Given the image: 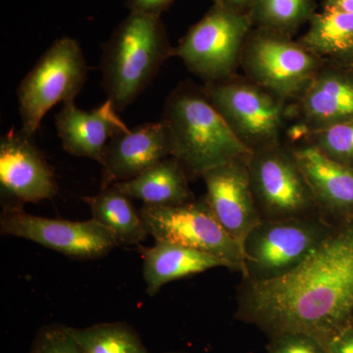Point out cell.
<instances>
[{
	"label": "cell",
	"mask_w": 353,
	"mask_h": 353,
	"mask_svg": "<svg viewBox=\"0 0 353 353\" xmlns=\"http://www.w3.org/2000/svg\"><path fill=\"white\" fill-rule=\"evenodd\" d=\"M236 318L269 338L299 332L326 347L353 324V219L336 225L290 273L265 282L241 281Z\"/></svg>",
	"instance_id": "6da1fadb"
},
{
	"label": "cell",
	"mask_w": 353,
	"mask_h": 353,
	"mask_svg": "<svg viewBox=\"0 0 353 353\" xmlns=\"http://www.w3.org/2000/svg\"><path fill=\"white\" fill-rule=\"evenodd\" d=\"M161 121L172 139V157L190 180L234 159L248 158L250 152L228 126L203 87L181 83L169 94Z\"/></svg>",
	"instance_id": "7a4b0ae2"
},
{
	"label": "cell",
	"mask_w": 353,
	"mask_h": 353,
	"mask_svg": "<svg viewBox=\"0 0 353 353\" xmlns=\"http://www.w3.org/2000/svg\"><path fill=\"white\" fill-rule=\"evenodd\" d=\"M171 57L161 16L130 12L102 46V87L118 112L143 94Z\"/></svg>",
	"instance_id": "3957f363"
},
{
	"label": "cell",
	"mask_w": 353,
	"mask_h": 353,
	"mask_svg": "<svg viewBox=\"0 0 353 353\" xmlns=\"http://www.w3.org/2000/svg\"><path fill=\"white\" fill-rule=\"evenodd\" d=\"M334 226L320 214L262 220L243 243V280L265 282L290 273L326 240Z\"/></svg>",
	"instance_id": "277c9868"
},
{
	"label": "cell",
	"mask_w": 353,
	"mask_h": 353,
	"mask_svg": "<svg viewBox=\"0 0 353 353\" xmlns=\"http://www.w3.org/2000/svg\"><path fill=\"white\" fill-rule=\"evenodd\" d=\"M203 88L228 126L250 152L281 143L287 121L292 118V103L236 74Z\"/></svg>",
	"instance_id": "5b68a950"
},
{
	"label": "cell",
	"mask_w": 353,
	"mask_h": 353,
	"mask_svg": "<svg viewBox=\"0 0 353 353\" xmlns=\"http://www.w3.org/2000/svg\"><path fill=\"white\" fill-rule=\"evenodd\" d=\"M88 70L77 39L63 37L53 41L18 88L21 130L34 136L51 108L74 101L87 81Z\"/></svg>",
	"instance_id": "8992f818"
},
{
	"label": "cell",
	"mask_w": 353,
	"mask_h": 353,
	"mask_svg": "<svg viewBox=\"0 0 353 353\" xmlns=\"http://www.w3.org/2000/svg\"><path fill=\"white\" fill-rule=\"evenodd\" d=\"M325 63L292 37L252 28L240 67L253 83L294 103Z\"/></svg>",
	"instance_id": "52a82bcc"
},
{
	"label": "cell",
	"mask_w": 353,
	"mask_h": 353,
	"mask_svg": "<svg viewBox=\"0 0 353 353\" xmlns=\"http://www.w3.org/2000/svg\"><path fill=\"white\" fill-rule=\"evenodd\" d=\"M253 26L248 14L213 4L174 48L190 73L208 83L236 75L241 55Z\"/></svg>",
	"instance_id": "ba28073f"
},
{
	"label": "cell",
	"mask_w": 353,
	"mask_h": 353,
	"mask_svg": "<svg viewBox=\"0 0 353 353\" xmlns=\"http://www.w3.org/2000/svg\"><path fill=\"white\" fill-rule=\"evenodd\" d=\"M139 213L155 241L210 253L226 262L230 270L245 272L243 245L220 224L206 196L179 205L143 204Z\"/></svg>",
	"instance_id": "9c48e42d"
},
{
	"label": "cell",
	"mask_w": 353,
	"mask_h": 353,
	"mask_svg": "<svg viewBox=\"0 0 353 353\" xmlns=\"http://www.w3.org/2000/svg\"><path fill=\"white\" fill-rule=\"evenodd\" d=\"M248 169L262 220L320 214L292 148L279 143L255 150L248 158Z\"/></svg>",
	"instance_id": "30bf717a"
},
{
	"label": "cell",
	"mask_w": 353,
	"mask_h": 353,
	"mask_svg": "<svg viewBox=\"0 0 353 353\" xmlns=\"http://www.w3.org/2000/svg\"><path fill=\"white\" fill-rule=\"evenodd\" d=\"M0 233L31 241L78 260L101 259L118 246L110 232L92 218L69 221L39 217L26 212L19 202L4 205Z\"/></svg>",
	"instance_id": "8fae6325"
},
{
	"label": "cell",
	"mask_w": 353,
	"mask_h": 353,
	"mask_svg": "<svg viewBox=\"0 0 353 353\" xmlns=\"http://www.w3.org/2000/svg\"><path fill=\"white\" fill-rule=\"evenodd\" d=\"M292 118L299 123L290 130L292 141L305 132L353 119V68L325 63L303 95L292 103Z\"/></svg>",
	"instance_id": "7c38bea8"
},
{
	"label": "cell",
	"mask_w": 353,
	"mask_h": 353,
	"mask_svg": "<svg viewBox=\"0 0 353 353\" xmlns=\"http://www.w3.org/2000/svg\"><path fill=\"white\" fill-rule=\"evenodd\" d=\"M248 158L232 160L201 176L208 192L206 199L216 218L241 245L262 221L253 196Z\"/></svg>",
	"instance_id": "4fadbf2b"
},
{
	"label": "cell",
	"mask_w": 353,
	"mask_h": 353,
	"mask_svg": "<svg viewBox=\"0 0 353 353\" xmlns=\"http://www.w3.org/2000/svg\"><path fill=\"white\" fill-rule=\"evenodd\" d=\"M32 137L11 129L0 141L2 190L19 203H38L57 196L54 172Z\"/></svg>",
	"instance_id": "5bb4252c"
},
{
	"label": "cell",
	"mask_w": 353,
	"mask_h": 353,
	"mask_svg": "<svg viewBox=\"0 0 353 353\" xmlns=\"http://www.w3.org/2000/svg\"><path fill=\"white\" fill-rule=\"evenodd\" d=\"M169 157L171 134L161 120L117 134L109 141L102 157L101 189L132 180Z\"/></svg>",
	"instance_id": "9a60e30c"
},
{
	"label": "cell",
	"mask_w": 353,
	"mask_h": 353,
	"mask_svg": "<svg viewBox=\"0 0 353 353\" xmlns=\"http://www.w3.org/2000/svg\"><path fill=\"white\" fill-rule=\"evenodd\" d=\"M55 126L65 152L99 164L109 141L130 130L109 99L92 110L79 108L74 101L66 102L55 116Z\"/></svg>",
	"instance_id": "2e32d148"
},
{
	"label": "cell",
	"mask_w": 353,
	"mask_h": 353,
	"mask_svg": "<svg viewBox=\"0 0 353 353\" xmlns=\"http://www.w3.org/2000/svg\"><path fill=\"white\" fill-rule=\"evenodd\" d=\"M292 150L320 214L334 225L353 219V168L330 159L307 143Z\"/></svg>",
	"instance_id": "e0dca14e"
},
{
	"label": "cell",
	"mask_w": 353,
	"mask_h": 353,
	"mask_svg": "<svg viewBox=\"0 0 353 353\" xmlns=\"http://www.w3.org/2000/svg\"><path fill=\"white\" fill-rule=\"evenodd\" d=\"M141 252L145 292L150 296L179 279L218 267L228 268L226 262L215 255L166 241H155L150 248H141Z\"/></svg>",
	"instance_id": "ac0fdd59"
},
{
	"label": "cell",
	"mask_w": 353,
	"mask_h": 353,
	"mask_svg": "<svg viewBox=\"0 0 353 353\" xmlns=\"http://www.w3.org/2000/svg\"><path fill=\"white\" fill-rule=\"evenodd\" d=\"M190 180L182 165L169 157L136 178L112 185L129 199L143 201V204L173 206L194 201Z\"/></svg>",
	"instance_id": "d6986e66"
},
{
	"label": "cell",
	"mask_w": 353,
	"mask_h": 353,
	"mask_svg": "<svg viewBox=\"0 0 353 353\" xmlns=\"http://www.w3.org/2000/svg\"><path fill=\"white\" fill-rule=\"evenodd\" d=\"M299 41L326 63L353 68V13L326 9L315 12Z\"/></svg>",
	"instance_id": "ffe728a7"
},
{
	"label": "cell",
	"mask_w": 353,
	"mask_h": 353,
	"mask_svg": "<svg viewBox=\"0 0 353 353\" xmlns=\"http://www.w3.org/2000/svg\"><path fill=\"white\" fill-rule=\"evenodd\" d=\"M82 199L90 208L92 219L110 232L118 245H139L150 236L139 210L115 185Z\"/></svg>",
	"instance_id": "44dd1931"
},
{
	"label": "cell",
	"mask_w": 353,
	"mask_h": 353,
	"mask_svg": "<svg viewBox=\"0 0 353 353\" xmlns=\"http://www.w3.org/2000/svg\"><path fill=\"white\" fill-rule=\"evenodd\" d=\"M315 0H254L250 15L253 28L292 37L315 13Z\"/></svg>",
	"instance_id": "7402d4cb"
},
{
	"label": "cell",
	"mask_w": 353,
	"mask_h": 353,
	"mask_svg": "<svg viewBox=\"0 0 353 353\" xmlns=\"http://www.w3.org/2000/svg\"><path fill=\"white\" fill-rule=\"evenodd\" d=\"M85 353H150L136 330L125 322H106L85 328L69 327Z\"/></svg>",
	"instance_id": "603a6c76"
},
{
	"label": "cell",
	"mask_w": 353,
	"mask_h": 353,
	"mask_svg": "<svg viewBox=\"0 0 353 353\" xmlns=\"http://www.w3.org/2000/svg\"><path fill=\"white\" fill-rule=\"evenodd\" d=\"M301 139L330 159L353 168V119L305 132Z\"/></svg>",
	"instance_id": "cb8c5ba5"
},
{
	"label": "cell",
	"mask_w": 353,
	"mask_h": 353,
	"mask_svg": "<svg viewBox=\"0 0 353 353\" xmlns=\"http://www.w3.org/2000/svg\"><path fill=\"white\" fill-rule=\"evenodd\" d=\"M29 353H85L64 325H48L37 334Z\"/></svg>",
	"instance_id": "d4e9b609"
},
{
	"label": "cell",
	"mask_w": 353,
	"mask_h": 353,
	"mask_svg": "<svg viewBox=\"0 0 353 353\" xmlns=\"http://www.w3.org/2000/svg\"><path fill=\"white\" fill-rule=\"evenodd\" d=\"M267 353H328L317 339L299 332H285L271 336Z\"/></svg>",
	"instance_id": "484cf974"
},
{
	"label": "cell",
	"mask_w": 353,
	"mask_h": 353,
	"mask_svg": "<svg viewBox=\"0 0 353 353\" xmlns=\"http://www.w3.org/2000/svg\"><path fill=\"white\" fill-rule=\"evenodd\" d=\"M175 0H127L130 12L150 14L161 16Z\"/></svg>",
	"instance_id": "4316f807"
},
{
	"label": "cell",
	"mask_w": 353,
	"mask_h": 353,
	"mask_svg": "<svg viewBox=\"0 0 353 353\" xmlns=\"http://www.w3.org/2000/svg\"><path fill=\"white\" fill-rule=\"evenodd\" d=\"M326 348L328 353H353V324L334 336Z\"/></svg>",
	"instance_id": "83f0119b"
},
{
	"label": "cell",
	"mask_w": 353,
	"mask_h": 353,
	"mask_svg": "<svg viewBox=\"0 0 353 353\" xmlns=\"http://www.w3.org/2000/svg\"><path fill=\"white\" fill-rule=\"evenodd\" d=\"M253 1L254 0H213L214 4L241 14L250 13Z\"/></svg>",
	"instance_id": "f1b7e54d"
},
{
	"label": "cell",
	"mask_w": 353,
	"mask_h": 353,
	"mask_svg": "<svg viewBox=\"0 0 353 353\" xmlns=\"http://www.w3.org/2000/svg\"><path fill=\"white\" fill-rule=\"evenodd\" d=\"M323 9L353 13V0H325Z\"/></svg>",
	"instance_id": "f546056e"
},
{
	"label": "cell",
	"mask_w": 353,
	"mask_h": 353,
	"mask_svg": "<svg viewBox=\"0 0 353 353\" xmlns=\"http://www.w3.org/2000/svg\"><path fill=\"white\" fill-rule=\"evenodd\" d=\"M167 353H187V352H167Z\"/></svg>",
	"instance_id": "4dcf8cb0"
}]
</instances>
